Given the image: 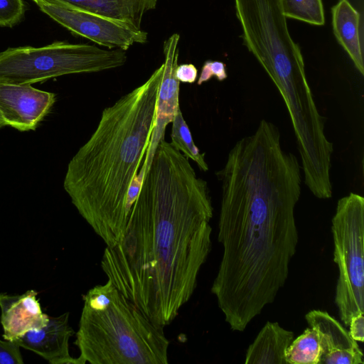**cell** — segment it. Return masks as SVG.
<instances>
[{
    "label": "cell",
    "instance_id": "obj_1",
    "mask_svg": "<svg viewBox=\"0 0 364 364\" xmlns=\"http://www.w3.org/2000/svg\"><path fill=\"white\" fill-rule=\"evenodd\" d=\"M216 176L223 255L210 290L230 329L242 332L287 280L299 241L301 166L282 149L279 128L262 119L236 141Z\"/></svg>",
    "mask_w": 364,
    "mask_h": 364
},
{
    "label": "cell",
    "instance_id": "obj_2",
    "mask_svg": "<svg viewBox=\"0 0 364 364\" xmlns=\"http://www.w3.org/2000/svg\"><path fill=\"white\" fill-rule=\"evenodd\" d=\"M213 215L207 182L162 139L122 239L104 250L102 269L127 299L164 328L196 289L211 250Z\"/></svg>",
    "mask_w": 364,
    "mask_h": 364
},
{
    "label": "cell",
    "instance_id": "obj_3",
    "mask_svg": "<svg viewBox=\"0 0 364 364\" xmlns=\"http://www.w3.org/2000/svg\"><path fill=\"white\" fill-rule=\"evenodd\" d=\"M163 72L164 63L104 109L95 130L68 166L64 189L107 247L119 242L127 229L129 191L155 127Z\"/></svg>",
    "mask_w": 364,
    "mask_h": 364
},
{
    "label": "cell",
    "instance_id": "obj_4",
    "mask_svg": "<svg viewBox=\"0 0 364 364\" xmlns=\"http://www.w3.org/2000/svg\"><path fill=\"white\" fill-rule=\"evenodd\" d=\"M75 344L78 364H167L169 341L107 279L83 296Z\"/></svg>",
    "mask_w": 364,
    "mask_h": 364
},
{
    "label": "cell",
    "instance_id": "obj_5",
    "mask_svg": "<svg viewBox=\"0 0 364 364\" xmlns=\"http://www.w3.org/2000/svg\"><path fill=\"white\" fill-rule=\"evenodd\" d=\"M127 60L123 50L87 43L55 41L40 48H9L0 53V82L31 85L64 75L117 68Z\"/></svg>",
    "mask_w": 364,
    "mask_h": 364
},
{
    "label": "cell",
    "instance_id": "obj_6",
    "mask_svg": "<svg viewBox=\"0 0 364 364\" xmlns=\"http://www.w3.org/2000/svg\"><path fill=\"white\" fill-rule=\"evenodd\" d=\"M333 261L338 270L335 304L343 323L364 316V198L350 193L338 200L331 220Z\"/></svg>",
    "mask_w": 364,
    "mask_h": 364
},
{
    "label": "cell",
    "instance_id": "obj_7",
    "mask_svg": "<svg viewBox=\"0 0 364 364\" xmlns=\"http://www.w3.org/2000/svg\"><path fill=\"white\" fill-rule=\"evenodd\" d=\"M40 9L73 34L108 49L124 51L136 43H145L148 34L119 20L56 0H32Z\"/></svg>",
    "mask_w": 364,
    "mask_h": 364
},
{
    "label": "cell",
    "instance_id": "obj_8",
    "mask_svg": "<svg viewBox=\"0 0 364 364\" xmlns=\"http://www.w3.org/2000/svg\"><path fill=\"white\" fill-rule=\"evenodd\" d=\"M55 101L54 93L30 84L0 82V113L6 125L19 131L35 129Z\"/></svg>",
    "mask_w": 364,
    "mask_h": 364
},
{
    "label": "cell",
    "instance_id": "obj_9",
    "mask_svg": "<svg viewBox=\"0 0 364 364\" xmlns=\"http://www.w3.org/2000/svg\"><path fill=\"white\" fill-rule=\"evenodd\" d=\"M180 36L172 34L164 43L165 57L164 72L159 87L156 111V124L153 130L144 164L146 171L149 166L159 141L164 139L166 126L172 122L179 106L180 82L175 75L178 60V43Z\"/></svg>",
    "mask_w": 364,
    "mask_h": 364
},
{
    "label": "cell",
    "instance_id": "obj_10",
    "mask_svg": "<svg viewBox=\"0 0 364 364\" xmlns=\"http://www.w3.org/2000/svg\"><path fill=\"white\" fill-rule=\"evenodd\" d=\"M309 326L318 336L320 364H363V353L348 331L327 311L312 310L305 315Z\"/></svg>",
    "mask_w": 364,
    "mask_h": 364
},
{
    "label": "cell",
    "instance_id": "obj_11",
    "mask_svg": "<svg viewBox=\"0 0 364 364\" xmlns=\"http://www.w3.org/2000/svg\"><path fill=\"white\" fill-rule=\"evenodd\" d=\"M69 312L50 317L43 328L26 332L15 341L52 364H78L70 354L69 340L75 333L69 324Z\"/></svg>",
    "mask_w": 364,
    "mask_h": 364
},
{
    "label": "cell",
    "instance_id": "obj_12",
    "mask_svg": "<svg viewBox=\"0 0 364 364\" xmlns=\"http://www.w3.org/2000/svg\"><path fill=\"white\" fill-rule=\"evenodd\" d=\"M37 295L33 289L20 295L0 293V321L4 340L15 341L26 332L48 323L49 316L43 312Z\"/></svg>",
    "mask_w": 364,
    "mask_h": 364
},
{
    "label": "cell",
    "instance_id": "obj_13",
    "mask_svg": "<svg viewBox=\"0 0 364 364\" xmlns=\"http://www.w3.org/2000/svg\"><path fill=\"white\" fill-rule=\"evenodd\" d=\"M331 14L335 37L360 75H364L363 53L360 33V14L348 0H338L331 8Z\"/></svg>",
    "mask_w": 364,
    "mask_h": 364
},
{
    "label": "cell",
    "instance_id": "obj_14",
    "mask_svg": "<svg viewBox=\"0 0 364 364\" xmlns=\"http://www.w3.org/2000/svg\"><path fill=\"white\" fill-rule=\"evenodd\" d=\"M294 340V333L277 322L267 321L245 354V364H287L285 353Z\"/></svg>",
    "mask_w": 364,
    "mask_h": 364
},
{
    "label": "cell",
    "instance_id": "obj_15",
    "mask_svg": "<svg viewBox=\"0 0 364 364\" xmlns=\"http://www.w3.org/2000/svg\"><path fill=\"white\" fill-rule=\"evenodd\" d=\"M124 22L141 29L145 14L156 9L158 0H56Z\"/></svg>",
    "mask_w": 364,
    "mask_h": 364
},
{
    "label": "cell",
    "instance_id": "obj_16",
    "mask_svg": "<svg viewBox=\"0 0 364 364\" xmlns=\"http://www.w3.org/2000/svg\"><path fill=\"white\" fill-rule=\"evenodd\" d=\"M322 355L318 336L308 327L293 340L285 353L287 364H320Z\"/></svg>",
    "mask_w": 364,
    "mask_h": 364
},
{
    "label": "cell",
    "instance_id": "obj_17",
    "mask_svg": "<svg viewBox=\"0 0 364 364\" xmlns=\"http://www.w3.org/2000/svg\"><path fill=\"white\" fill-rule=\"evenodd\" d=\"M171 138L170 143L175 149L181 151L188 159L194 161L201 171H207L208 170V166L204 159L205 154H201L194 144L191 133L180 108L177 110L172 121Z\"/></svg>",
    "mask_w": 364,
    "mask_h": 364
},
{
    "label": "cell",
    "instance_id": "obj_18",
    "mask_svg": "<svg viewBox=\"0 0 364 364\" xmlns=\"http://www.w3.org/2000/svg\"><path fill=\"white\" fill-rule=\"evenodd\" d=\"M281 3L286 18L314 26L325 24L322 0H281Z\"/></svg>",
    "mask_w": 364,
    "mask_h": 364
},
{
    "label": "cell",
    "instance_id": "obj_19",
    "mask_svg": "<svg viewBox=\"0 0 364 364\" xmlns=\"http://www.w3.org/2000/svg\"><path fill=\"white\" fill-rule=\"evenodd\" d=\"M25 11L23 0H0V26H14L23 19Z\"/></svg>",
    "mask_w": 364,
    "mask_h": 364
},
{
    "label": "cell",
    "instance_id": "obj_20",
    "mask_svg": "<svg viewBox=\"0 0 364 364\" xmlns=\"http://www.w3.org/2000/svg\"><path fill=\"white\" fill-rule=\"evenodd\" d=\"M213 77L218 81H223L228 77L226 65L218 60H208L203 63L197 84L198 85L210 80Z\"/></svg>",
    "mask_w": 364,
    "mask_h": 364
},
{
    "label": "cell",
    "instance_id": "obj_21",
    "mask_svg": "<svg viewBox=\"0 0 364 364\" xmlns=\"http://www.w3.org/2000/svg\"><path fill=\"white\" fill-rule=\"evenodd\" d=\"M20 346L16 341L0 340V364H23Z\"/></svg>",
    "mask_w": 364,
    "mask_h": 364
},
{
    "label": "cell",
    "instance_id": "obj_22",
    "mask_svg": "<svg viewBox=\"0 0 364 364\" xmlns=\"http://www.w3.org/2000/svg\"><path fill=\"white\" fill-rule=\"evenodd\" d=\"M175 75L180 82L192 84L197 80L198 70L191 63L178 65L176 68Z\"/></svg>",
    "mask_w": 364,
    "mask_h": 364
},
{
    "label": "cell",
    "instance_id": "obj_23",
    "mask_svg": "<svg viewBox=\"0 0 364 364\" xmlns=\"http://www.w3.org/2000/svg\"><path fill=\"white\" fill-rule=\"evenodd\" d=\"M348 327L350 336L357 342L363 343L364 341V316L353 318Z\"/></svg>",
    "mask_w": 364,
    "mask_h": 364
},
{
    "label": "cell",
    "instance_id": "obj_24",
    "mask_svg": "<svg viewBox=\"0 0 364 364\" xmlns=\"http://www.w3.org/2000/svg\"><path fill=\"white\" fill-rule=\"evenodd\" d=\"M6 122L4 120L1 113H0V129H1L3 127L6 126Z\"/></svg>",
    "mask_w": 364,
    "mask_h": 364
}]
</instances>
